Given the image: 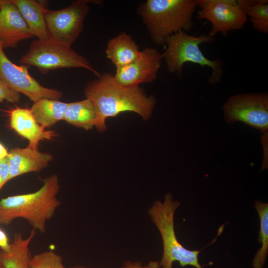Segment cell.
I'll return each instance as SVG.
<instances>
[{
    "label": "cell",
    "instance_id": "obj_1",
    "mask_svg": "<svg viewBox=\"0 0 268 268\" xmlns=\"http://www.w3.org/2000/svg\"><path fill=\"white\" fill-rule=\"evenodd\" d=\"M84 92L95 107V127L100 132L106 129L107 118L116 117L122 112H133L147 120L155 105L154 98L146 96L138 86L122 85L115 80L114 75L108 72L88 82Z\"/></svg>",
    "mask_w": 268,
    "mask_h": 268
},
{
    "label": "cell",
    "instance_id": "obj_2",
    "mask_svg": "<svg viewBox=\"0 0 268 268\" xmlns=\"http://www.w3.org/2000/svg\"><path fill=\"white\" fill-rule=\"evenodd\" d=\"M60 188L57 174L43 180L37 191L9 196L0 200V225H9L14 219L27 220L33 229L41 233L46 231L47 222L61 205L57 195Z\"/></svg>",
    "mask_w": 268,
    "mask_h": 268
},
{
    "label": "cell",
    "instance_id": "obj_3",
    "mask_svg": "<svg viewBox=\"0 0 268 268\" xmlns=\"http://www.w3.org/2000/svg\"><path fill=\"white\" fill-rule=\"evenodd\" d=\"M197 0H147L137 8L153 42L164 44L170 36L191 30Z\"/></svg>",
    "mask_w": 268,
    "mask_h": 268
},
{
    "label": "cell",
    "instance_id": "obj_4",
    "mask_svg": "<svg viewBox=\"0 0 268 268\" xmlns=\"http://www.w3.org/2000/svg\"><path fill=\"white\" fill-rule=\"evenodd\" d=\"M180 202L174 200L171 193L165 195L163 201H155L148 210V214L161 237L163 254L161 268H173L178 261L182 267L191 266L202 268L199 261L200 251L185 248L178 240L174 228V215Z\"/></svg>",
    "mask_w": 268,
    "mask_h": 268
},
{
    "label": "cell",
    "instance_id": "obj_5",
    "mask_svg": "<svg viewBox=\"0 0 268 268\" xmlns=\"http://www.w3.org/2000/svg\"><path fill=\"white\" fill-rule=\"evenodd\" d=\"M213 41L214 37L208 35L196 36L189 35L184 31H180L168 37L165 42L166 49L162 53L168 71L180 76L186 63L208 67L212 69L208 82L211 84L218 83L223 73V62L218 59H208L200 48L201 44Z\"/></svg>",
    "mask_w": 268,
    "mask_h": 268
},
{
    "label": "cell",
    "instance_id": "obj_6",
    "mask_svg": "<svg viewBox=\"0 0 268 268\" xmlns=\"http://www.w3.org/2000/svg\"><path fill=\"white\" fill-rule=\"evenodd\" d=\"M21 65L36 67L42 74L64 68H83L98 77L101 74L84 57L71 47L59 43L52 39H37L31 42L27 52L20 60Z\"/></svg>",
    "mask_w": 268,
    "mask_h": 268
},
{
    "label": "cell",
    "instance_id": "obj_7",
    "mask_svg": "<svg viewBox=\"0 0 268 268\" xmlns=\"http://www.w3.org/2000/svg\"><path fill=\"white\" fill-rule=\"evenodd\" d=\"M257 0H197L200 8L197 18L211 24L208 35L218 33L226 36L229 32L241 29L247 21V9Z\"/></svg>",
    "mask_w": 268,
    "mask_h": 268
},
{
    "label": "cell",
    "instance_id": "obj_8",
    "mask_svg": "<svg viewBox=\"0 0 268 268\" xmlns=\"http://www.w3.org/2000/svg\"><path fill=\"white\" fill-rule=\"evenodd\" d=\"M99 4L101 1L76 0L68 6L56 10L44 11L47 29L52 39L71 47L83 28L85 18L89 11L88 3Z\"/></svg>",
    "mask_w": 268,
    "mask_h": 268
},
{
    "label": "cell",
    "instance_id": "obj_9",
    "mask_svg": "<svg viewBox=\"0 0 268 268\" xmlns=\"http://www.w3.org/2000/svg\"><path fill=\"white\" fill-rule=\"evenodd\" d=\"M228 123L243 122L268 135V94L244 93L231 96L223 106Z\"/></svg>",
    "mask_w": 268,
    "mask_h": 268
},
{
    "label": "cell",
    "instance_id": "obj_10",
    "mask_svg": "<svg viewBox=\"0 0 268 268\" xmlns=\"http://www.w3.org/2000/svg\"><path fill=\"white\" fill-rule=\"evenodd\" d=\"M29 67L26 65L18 66L13 63L6 56L0 42V80L33 102L42 98L60 100L62 93L42 85L30 75L28 70Z\"/></svg>",
    "mask_w": 268,
    "mask_h": 268
},
{
    "label": "cell",
    "instance_id": "obj_11",
    "mask_svg": "<svg viewBox=\"0 0 268 268\" xmlns=\"http://www.w3.org/2000/svg\"><path fill=\"white\" fill-rule=\"evenodd\" d=\"M162 54L154 48L147 47L130 64L118 67L114 75L115 80L126 86H137L139 84L155 80L161 67Z\"/></svg>",
    "mask_w": 268,
    "mask_h": 268
},
{
    "label": "cell",
    "instance_id": "obj_12",
    "mask_svg": "<svg viewBox=\"0 0 268 268\" xmlns=\"http://www.w3.org/2000/svg\"><path fill=\"white\" fill-rule=\"evenodd\" d=\"M33 37L16 5L9 0H0V42L3 49L15 48Z\"/></svg>",
    "mask_w": 268,
    "mask_h": 268
},
{
    "label": "cell",
    "instance_id": "obj_13",
    "mask_svg": "<svg viewBox=\"0 0 268 268\" xmlns=\"http://www.w3.org/2000/svg\"><path fill=\"white\" fill-rule=\"evenodd\" d=\"M6 112L9 117L11 128L28 140L27 146L32 149L38 150L40 141L51 140L55 135L54 132L46 131L37 123L30 109L16 106Z\"/></svg>",
    "mask_w": 268,
    "mask_h": 268
},
{
    "label": "cell",
    "instance_id": "obj_14",
    "mask_svg": "<svg viewBox=\"0 0 268 268\" xmlns=\"http://www.w3.org/2000/svg\"><path fill=\"white\" fill-rule=\"evenodd\" d=\"M9 166L8 180L21 175L39 172L46 168L53 156L29 147L12 149L7 155Z\"/></svg>",
    "mask_w": 268,
    "mask_h": 268
},
{
    "label": "cell",
    "instance_id": "obj_15",
    "mask_svg": "<svg viewBox=\"0 0 268 268\" xmlns=\"http://www.w3.org/2000/svg\"><path fill=\"white\" fill-rule=\"evenodd\" d=\"M16 5L34 36L40 40L51 39L49 33L44 11L46 2L35 0H9Z\"/></svg>",
    "mask_w": 268,
    "mask_h": 268
},
{
    "label": "cell",
    "instance_id": "obj_16",
    "mask_svg": "<svg viewBox=\"0 0 268 268\" xmlns=\"http://www.w3.org/2000/svg\"><path fill=\"white\" fill-rule=\"evenodd\" d=\"M140 52L132 37L124 32L109 39L106 49L107 58L116 67L132 62L139 56Z\"/></svg>",
    "mask_w": 268,
    "mask_h": 268
},
{
    "label": "cell",
    "instance_id": "obj_17",
    "mask_svg": "<svg viewBox=\"0 0 268 268\" xmlns=\"http://www.w3.org/2000/svg\"><path fill=\"white\" fill-rule=\"evenodd\" d=\"M73 126L88 130L96 126L97 113L92 101L86 99L68 103L63 120Z\"/></svg>",
    "mask_w": 268,
    "mask_h": 268
},
{
    "label": "cell",
    "instance_id": "obj_18",
    "mask_svg": "<svg viewBox=\"0 0 268 268\" xmlns=\"http://www.w3.org/2000/svg\"><path fill=\"white\" fill-rule=\"evenodd\" d=\"M68 103L42 98L34 102L30 110L37 123L44 128L63 120Z\"/></svg>",
    "mask_w": 268,
    "mask_h": 268
},
{
    "label": "cell",
    "instance_id": "obj_19",
    "mask_svg": "<svg viewBox=\"0 0 268 268\" xmlns=\"http://www.w3.org/2000/svg\"><path fill=\"white\" fill-rule=\"evenodd\" d=\"M254 207L260 221L258 242L262 246L253 258L252 267L253 268H263L268 255V204L256 201L254 202Z\"/></svg>",
    "mask_w": 268,
    "mask_h": 268
},
{
    "label": "cell",
    "instance_id": "obj_20",
    "mask_svg": "<svg viewBox=\"0 0 268 268\" xmlns=\"http://www.w3.org/2000/svg\"><path fill=\"white\" fill-rule=\"evenodd\" d=\"M35 235L36 230L33 229L26 238H24L20 233L14 234L13 241L10 244L14 255L12 268H29V262L32 256L29 246Z\"/></svg>",
    "mask_w": 268,
    "mask_h": 268
},
{
    "label": "cell",
    "instance_id": "obj_21",
    "mask_svg": "<svg viewBox=\"0 0 268 268\" xmlns=\"http://www.w3.org/2000/svg\"><path fill=\"white\" fill-rule=\"evenodd\" d=\"M253 29L259 32L268 33V1L257 0L246 10Z\"/></svg>",
    "mask_w": 268,
    "mask_h": 268
},
{
    "label": "cell",
    "instance_id": "obj_22",
    "mask_svg": "<svg viewBox=\"0 0 268 268\" xmlns=\"http://www.w3.org/2000/svg\"><path fill=\"white\" fill-rule=\"evenodd\" d=\"M29 268H66L62 257L52 251H46L32 256Z\"/></svg>",
    "mask_w": 268,
    "mask_h": 268
},
{
    "label": "cell",
    "instance_id": "obj_23",
    "mask_svg": "<svg viewBox=\"0 0 268 268\" xmlns=\"http://www.w3.org/2000/svg\"><path fill=\"white\" fill-rule=\"evenodd\" d=\"M20 100V93L15 91L0 80V102L6 101L9 102L16 103Z\"/></svg>",
    "mask_w": 268,
    "mask_h": 268
},
{
    "label": "cell",
    "instance_id": "obj_24",
    "mask_svg": "<svg viewBox=\"0 0 268 268\" xmlns=\"http://www.w3.org/2000/svg\"><path fill=\"white\" fill-rule=\"evenodd\" d=\"M119 268H161V267L159 262L153 260H150L145 265L139 261H126Z\"/></svg>",
    "mask_w": 268,
    "mask_h": 268
},
{
    "label": "cell",
    "instance_id": "obj_25",
    "mask_svg": "<svg viewBox=\"0 0 268 268\" xmlns=\"http://www.w3.org/2000/svg\"><path fill=\"white\" fill-rule=\"evenodd\" d=\"M9 166L7 157L0 160V190L8 181Z\"/></svg>",
    "mask_w": 268,
    "mask_h": 268
},
{
    "label": "cell",
    "instance_id": "obj_26",
    "mask_svg": "<svg viewBox=\"0 0 268 268\" xmlns=\"http://www.w3.org/2000/svg\"><path fill=\"white\" fill-rule=\"evenodd\" d=\"M0 248L4 251H9L10 244L8 243V239L6 234L0 229Z\"/></svg>",
    "mask_w": 268,
    "mask_h": 268
},
{
    "label": "cell",
    "instance_id": "obj_27",
    "mask_svg": "<svg viewBox=\"0 0 268 268\" xmlns=\"http://www.w3.org/2000/svg\"><path fill=\"white\" fill-rule=\"evenodd\" d=\"M8 152L5 147L0 142V160L7 156Z\"/></svg>",
    "mask_w": 268,
    "mask_h": 268
},
{
    "label": "cell",
    "instance_id": "obj_28",
    "mask_svg": "<svg viewBox=\"0 0 268 268\" xmlns=\"http://www.w3.org/2000/svg\"><path fill=\"white\" fill-rule=\"evenodd\" d=\"M70 268H90L84 266L77 265L70 267Z\"/></svg>",
    "mask_w": 268,
    "mask_h": 268
}]
</instances>
